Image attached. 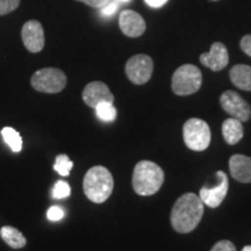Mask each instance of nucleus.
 <instances>
[{"label": "nucleus", "mask_w": 251, "mask_h": 251, "mask_svg": "<svg viewBox=\"0 0 251 251\" xmlns=\"http://www.w3.org/2000/svg\"><path fill=\"white\" fill-rule=\"evenodd\" d=\"M94 109L97 117L102 122H113L117 119V109L113 102H101Z\"/></svg>", "instance_id": "nucleus-19"}, {"label": "nucleus", "mask_w": 251, "mask_h": 251, "mask_svg": "<svg viewBox=\"0 0 251 251\" xmlns=\"http://www.w3.org/2000/svg\"><path fill=\"white\" fill-rule=\"evenodd\" d=\"M200 62H201L202 65L209 68L213 71L222 70L228 65V50L224 43H213L211 51L205 52V54H201V56H200Z\"/></svg>", "instance_id": "nucleus-13"}, {"label": "nucleus", "mask_w": 251, "mask_h": 251, "mask_svg": "<svg viewBox=\"0 0 251 251\" xmlns=\"http://www.w3.org/2000/svg\"><path fill=\"white\" fill-rule=\"evenodd\" d=\"M131 183L137 194L152 196L158 192L164 183V171L151 161H141L135 165Z\"/></svg>", "instance_id": "nucleus-2"}, {"label": "nucleus", "mask_w": 251, "mask_h": 251, "mask_svg": "<svg viewBox=\"0 0 251 251\" xmlns=\"http://www.w3.org/2000/svg\"><path fill=\"white\" fill-rule=\"evenodd\" d=\"M120 29L125 35L129 37H139L146 31V21L139 13L131 11V9H125L121 12L120 19H119Z\"/></svg>", "instance_id": "nucleus-12"}, {"label": "nucleus", "mask_w": 251, "mask_h": 251, "mask_svg": "<svg viewBox=\"0 0 251 251\" xmlns=\"http://www.w3.org/2000/svg\"><path fill=\"white\" fill-rule=\"evenodd\" d=\"M71 193L70 185L67 181L59 180L55 184L54 188L51 191V196L54 199H63V198H68Z\"/></svg>", "instance_id": "nucleus-21"}, {"label": "nucleus", "mask_w": 251, "mask_h": 251, "mask_svg": "<svg viewBox=\"0 0 251 251\" xmlns=\"http://www.w3.org/2000/svg\"><path fill=\"white\" fill-rule=\"evenodd\" d=\"M118 6H119V1L118 0H111L107 5L103 6L101 9V13L106 17H111V15L115 14L118 11Z\"/></svg>", "instance_id": "nucleus-25"}, {"label": "nucleus", "mask_w": 251, "mask_h": 251, "mask_svg": "<svg viewBox=\"0 0 251 251\" xmlns=\"http://www.w3.org/2000/svg\"><path fill=\"white\" fill-rule=\"evenodd\" d=\"M212 1H219V0H212Z\"/></svg>", "instance_id": "nucleus-31"}, {"label": "nucleus", "mask_w": 251, "mask_h": 251, "mask_svg": "<svg viewBox=\"0 0 251 251\" xmlns=\"http://www.w3.org/2000/svg\"><path fill=\"white\" fill-rule=\"evenodd\" d=\"M201 84V71L192 64L181 65L172 76V91L177 96H190L196 93L200 90Z\"/></svg>", "instance_id": "nucleus-4"}, {"label": "nucleus", "mask_w": 251, "mask_h": 251, "mask_svg": "<svg viewBox=\"0 0 251 251\" xmlns=\"http://www.w3.org/2000/svg\"><path fill=\"white\" fill-rule=\"evenodd\" d=\"M222 135L228 144H237L242 140L244 130L242 122L235 118H229L222 124Z\"/></svg>", "instance_id": "nucleus-15"}, {"label": "nucleus", "mask_w": 251, "mask_h": 251, "mask_svg": "<svg viewBox=\"0 0 251 251\" xmlns=\"http://www.w3.org/2000/svg\"><path fill=\"white\" fill-rule=\"evenodd\" d=\"M211 251H236V248H235L234 243L230 242V241L222 240L219 241L218 243H215Z\"/></svg>", "instance_id": "nucleus-24"}, {"label": "nucleus", "mask_w": 251, "mask_h": 251, "mask_svg": "<svg viewBox=\"0 0 251 251\" xmlns=\"http://www.w3.org/2000/svg\"><path fill=\"white\" fill-rule=\"evenodd\" d=\"M21 37L26 49L33 54L45 48V30L37 20H29L24 25Z\"/></svg>", "instance_id": "nucleus-9"}, {"label": "nucleus", "mask_w": 251, "mask_h": 251, "mask_svg": "<svg viewBox=\"0 0 251 251\" xmlns=\"http://www.w3.org/2000/svg\"><path fill=\"white\" fill-rule=\"evenodd\" d=\"M81 97L84 102L92 108H96L101 102H114V96L102 81H92L87 84Z\"/></svg>", "instance_id": "nucleus-11"}, {"label": "nucleus", "mask_w": 251, "mask_h": 251, "mask_svg": "<svg viewBox=\"0 0 251 251\" xmlns=\"http://www.w3.org/2000/svg\"><path fill=\"white\" fill-rule=\"evenodd\" d=\"M220 103L226 113L231 118L237 119L241 122H247L251 118V107L246 100L235 91H226L220 97Z\"/></svg>", "instance_id": "nucleus-8"}, {"label": "nucleus", "mask_w": 251, "mask_h": 251, "mask_svg": "<svg viewBox=\"0 0 251 251\" xmlns=\"http://www.w3.org/2000/svg\"><path fill=\"white\" fill-rule=\"evenodd\" d=\"M83 188L84 193L91 201L102 203L111 197L114 188V179L105 166H93L84 177Z\"/></svg>", "instance_id": "nucleus-3"}, {"label": "nucleus", "mask_w": 251, "mask_h": 251, "mask_svg": "<svg viewBox=\"0 0 251 251\" xmlns=\"http://www.w3.org/2000/svg\"><path fill=\"white\" fill-rule=\"evenodd\" d=\"M229 170L231 177L240 183H251V157L234 155L229 159Z\"/></svg>", "instance_id": "nucleus-14"}, {"label": "nucleus", "mask_w": 251, "mask_h": 251, "mask_svg": "<svg viewBox=\"0 0 251 251\" xmlns=\"http://www.w3.org/2000/svg\"><path fill=\"white\" fill-rule=\"evenodd\" d=\"M202 200L194 193H185L177 199L171 211V225L177 233L187 234L194 230L203 215Z\"/></svg>", "instance_id": "nucleus-1"}, {"label": "nucleus", "mask_w": 251, "mask_h": 251, "mask_svg": "<svg viewBox=\"0 0 251 251\" xmlns=\"http://www.w3.org/2000/svg\"><path fill=\"white\" fill-rule=\"evenodd\" d=\"M47 218L50 221H59L64 218V211L59 206H51L47 212Z\"/></svg>", "instance_id": "nucleus-23"}, {"label": "nucleus", "mask_w": 251, "mask_h": 251, "mask_svg": "<svg viewBox=\"0 0 251 251\" xmlns=\"http://www.w3.org/2000/svg\"><path fill=\"white\" fill-rule=\"evenodd\" d=\"M1 136L6 144L12 149L13 152H20L23 149V139L20 134L14 128L5 127L1 129Z\"/></svg>", "instance_id": "nucleus-18"}, {"label": "nucleus", "mask_w": 251, "mask_h": 251, "mask_svg": "<svg viewBox=\"0 0 251 251\" xmlns=\"http://www.w3.org/2000/svg\"><path fill=\"white\" fill-rule=\"evenodd\" d=\"M241 49L251 57V35H246L241 40Z\"/></svg>", "instance_id": "nucleus-27"}, {"label": "nucleus", "mask_w": 251, "mask_h": 251, "mask_svg": "<svg viewBox=\"0 0 251 251\" xmlns=\"http://www.w3.org/2000/svg\"><path fill=\"white\" fill-rule=\"evenodd\" d=\"M183 136L187 148L193 151H203L211 143L209 126L201 119L192 118L185 122Z\"/></svg>", "instance_id": "nucleus-5"}, {"label": "nucleus", "mask_w": 251, "mask_h": 251, "mask_svg": "<svg viewBox=\"0 0 251 251\" xmlns=\"http://www.w3.org/2000/svg\"><path fill=\"white\" fill-rule=\"evenodd\" d=\"M118 1H121V2H128V1H130V0H118Z\"/></svg>", "instance_id": "nucleus-30"}, {"label": "nucleus", "mask_w": 251, "mask_h": 251, "mask_svg": "<svg viewBox=\"0 0 251 251\" xmlns=\"http://www.w3.org/2000/svg\"><path fill=\"white\" fill-rule=\"evenodd\" d=\"M0 236L5 241V243L13 249H21L26 247L27 240L20 230L11 226H4L0 229Z\"/></svg>", "instance_id": "nucleus-17"}, {"label": "nucleus", "mask_w": 251, "mask_h": 251, "mask_svg": "<svg viewBox=\"0 0 251 251\" xmlns=\"http://www.w3.org/2000/svg\"><path fill=\"white\" fill-rule=\"evenodd\" d=\"M77 1L83 2V4L91 6V7L93 8H102L103 6L107 5L111 0H77Z\"/></svg>", "instance_id": "nucleus-26"}, {"label": "nucleus", "mask_w": 251, "mask_h": 251, "mask_svg": "<svg viewBox=\"0 0 251 251\" xmlns=\"http://www.w3.org/2000/svg\"><path fill=\"white\" fill-rule=\"evenodd\" d=\"M231 83L237 89L243 91H251V67L246 64H237L231 68L229 72Z\"/></svg>", "instance_id": "nucleus-16"}, {"label": "nucleus", "mask_w": 251, "mask_h": 251, "mask_svg": "<svg viewBox=\"0 0 251 251\" xmlns=\"http://www.w3.org/2000/svg\"><path fill=\"white\" fill-rule=\"evenodd\" d=\"M144 1H146L150 7L159 8L162 7V6H164L166 2H168V0H144Z\"/></svg>", "instance_id": "nucleus-28"}, {"label": "nucleus", "mask_w": 251, "mask_h": 251, "mask_svg": "<svg viewBox=\"0 0 251 251\" xmlns=\"http://www.w3.org/2000/svg\"><path fill=\"white\" fill-rule=\"evenodd\" d=\"M31 86L43 93H58L67 86V76L56 68H45L37 70L31 76Z\"/></svg>", "instance_id": "nucleus-6"}, {"label": "nucleus", "mask_w": 251, "mask_h": 251, "mask_svg": "<svg viewBox=\"0 0 251 251\" xmlns=\"http://www.w3.org/2000/svg\"><path fill=\"white\" fill-rule=\"evenodd\" d=\"M21 0H0V17L15 11L20 5Z\"/></svg>", "instance_id": "nucleus-22"}, {"label": "nucleus", "mask_w": 251, "mask_h": 251, "mask_svg": "<svg viewBox=\"0 0 251 251\" xmlns=\"http://www.w3.org/2000/svg\"><path fill=\"white\" fill-rule=\"evenodd\" d=\"M242 251H251V246H247V247H244L243 249H242Z\"/></svg>", "instance_id": "nucleus-29"}, {"label": "nucleus", "mask_w": 251, "mask_h": 251, "mask_svg": "<svg viewBox=\"0 0 251 251\" xmlns=\"http://www.w3.org/2000/svg\"><path fill=\"white\" fill-rule=\"evenodd\" d=\"M219 178V184L214 187H202L200 190L199 197L202 200L203 205L216 208L221 205L228 193V177L224 171H218L216 174Z\"/></svg>", "instance_id": "nucleus-10"}, {"label": "nucleus", "mask_w": 251, "mask_h": 251, "mask_svg": "<svg viewBox=\"0 0 251 251\" xmlns=\"http://www.w3.org/2000/svg\"><path fill=\"white\" fill-rule=\"evenodd\" d=\"M153 71V62L148 55H135L126 64V75L131 83L142 85L149 81Z\"/></svg>", "instance_id": "nucleus-7"}, {"label": "nucleus", "mask_w": 251, "mask_h": 251, "mask_svg": "<svg viewBox=\"0 0 251 251\" xmlns=\"http://www.w3.org/2000/svg\"><path fill=\"white\" fill-rule=\"evenodd\" d=\"M74 168V163L70 161L68 155H58L56 157V161L54 164V170L56 172H58V175H61L62 177H68L70 175L71 169Z\"/></svg>", "instance_id": "nucleus-20"}]
</instances>
